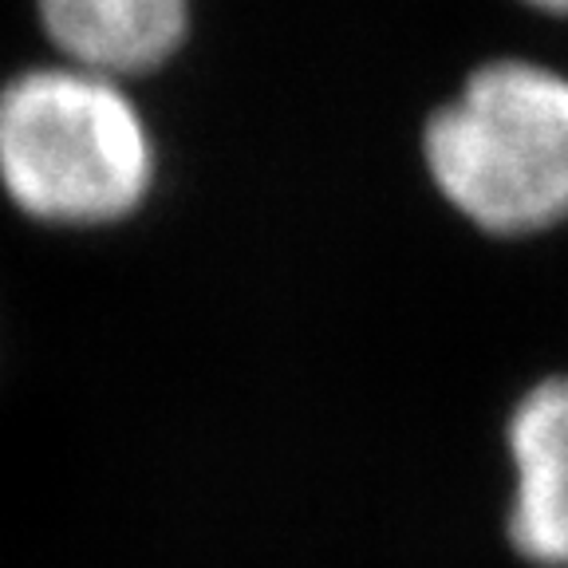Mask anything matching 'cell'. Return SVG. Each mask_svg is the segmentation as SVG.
Instances as JSON below:
<instances>
[{
  "label": "cell",
  "mask_w": 568,
  "mask_h": 568,
  "mask_svg": "<svg viewBox=\"0 0 568 568\" xmlns=\"http://www.w3.org/2000/svg\"><path fill=\"white\" fill-rule=\"evenodd\" d=\"M525 9L541 12V17H552V20H568V0H521Z\"/></svg>",
  "instance_id": "obj_5"
},
{
  "label": "cell",
  "mask_w": 568,
  "mask_h": 568,
  "mask_svg": "<svg viewBox=\"0 0 568 568\" xmlns=\"http://www.w3.org/2000/svg\"><path fill=\"white\" fill-rule=\"evenodd\" d=\"M0 182L40 222H119L151 190L154 146L134 103L106 75L24 71L0 91Z\"/></svg>",
  "instance_id": "obj_2"
},
{
  "label": "cell",
  "mask_w": 568,
  "mask_h": 568,
  "mask_svg": "<svg viewBox=\"0 0 568 568\" xmlns=\"http://www.w3.org/2000/svg\"><path fill=\"white\" fill-rule=\"evenodd\" d=\"M514 489L506 541L532 568H568V372L532 379L506 418Z\"/></svg>",
  "instance_id": "obj_3"
},
{
  "label": "cell",
  "mask_w": 568,
  "mask_h": 568,
  "mask_svg": "<svg viewBox=\"0 0 568 568\" xmlns=\"http://www.w3.org/2000/svg\"><path fill=\"white\" fill-rule=\"evenodd\" d=\"M36 9L55 44L99 75L159 68L190 32V0H36Z\"/></svg>",
  "instance_id": "obj_4"
},
{
  "label": "cell",
  "mask_w": 568,
  "mask_h": 568,
  "mask_svg": "<svg viewBox=\"0 0 568 568\" xmlns=\"http://www.w3.org/2000/svg\"><path fill=\"white\" fill-rule=\"evenodd\" d=\"M430 186L462 222L525 241L568 222V71L494 55L462 75L418 134Z\"/></svg>",
  "instance_id": "obj_1"
}]
</instances>
